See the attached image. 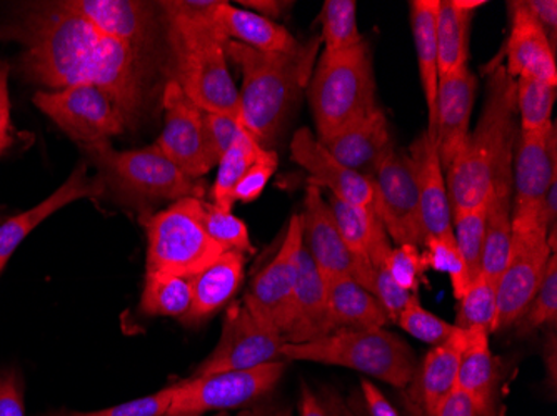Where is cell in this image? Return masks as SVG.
<instances>
[{"label": "cell", "instance_id": "22", "mask_svg": "<svg viewBox=\"0 0 557 416\" xmlns=\"http://www.w3.org/2000/svg\"><path fill=\"white\" fill-rule=\"evenodd\" d=\"M104 192V180L100 177H89L87 165L83 164L72 172L71 177L54 193H50L34 209L15 215L9 220L0 222V272L4 270L9 259L14 255L15 250L27 239L30 231L36 230L50 215H54L75 200L92 199Z\"/></svg>", "mask_w": 557, "mask_h": 416}, {"label": "cell", "instance_id": "44", "mask_svg": "<svg viewBox=\"0 0 557 416\" xmlns=\"http://www.w3.org/2000/svg\"><path fill=\"white\" fill-rule=\"evenodd\" d=\"M396 324L403 328L406 333L418 338L419 342L428 343V345H441L456 333L458 327L443 318L429 312L419 302L418 293L411 297L408 305L404 306Z\"/></svg>", "mask_w": 557, "mask_h": 416}, {"label": "cell", "instance_id": "45", "mask_svg": "<svg viewBox=\"0 0 557 416\" xmlns=\"http://www.w3.org/2000/svg\"><path fill=\"white\" fill-rule=\"evenodd\" d=\"M364 289L381 302V305L389 315L391 322L397 320L404 306L408 305L409 300L414 295V293L400 289L399 285L394 281L389 270H387L386 259L369 260V274Z\"/></svg>", "mask_w": 557, "mask_h": 416}, {"label": "cell", "instance_id": "17", "mask_svg": "<svg viewBox=\"0 0 557 416\" xmlns=\"http://www.w3.org/2000/svg\"><path fill=\"white\" fill-rule=\"evenodd\" d=\"M300 225H302L304 249L308 250L322 277L325 280L339 277L354 278L361 259L354 255L344 243L331 206L319 187L309 186L306 190Z\"/></svg>", "mask_w": 557, "mask_h": 416}, {"label": "cell", "instance_id": "49", "mask_svg": "<svg viewBox=\"0 0 557 416\" xmlns=\"http://www.w3.org/2000/svg\"><path fill=\"white\" fill-rule=\"evenodd\" d=\"M206 128H208L209 152L218 167L222 155L227 152L234 140L244 133L240 122L227 117V115L208 114L206 112Z\"/></svg>", "mask_w": 557, "mask_h": 416}, {"label": "cell", "instance_id": "31", "mask_svg": "<svg viewBox=\"0 0 557 416\" xmlns=\"http://www.w3.org/2000/svg\"><path fill=\"white\" fill-rule=\"evenodd\" d=\"M440 0L411 2V27L418 54L419 79L428 108V130L436 137V99L440 84V55H437L436 18Z\"/></svg>", "mask_w": 557, "mask_h": 416}, {"label": "cell", "instance_id": "2", "mask_svg": "<svg viewBox=\"0 0 557 416\" xmlns=\"http://www.w3.org/2000/svg\"><path fill=\"white\" fill-rule=\"evenodd\" d=\"M222 0L161 2L168 22L171 75L183 92L208 114L240 122L239 90L227 67L224 36L218 22Z\"/></svg>", "mask_w": 557, "mask_h": 416}, {"label": "cell", "instance_id": "20", "mask_svg": "<svg viewBox=\"0 0 557 416\" xmlns=\"http://www.w3.org/2000/svg\"><path fill=\"white\" fill-rule=\"evenodd\" d=\"M511 33L506 43V71L512 79L540 80L557 86L556 49L524 0L508 2Z\"/></svg>", "mask_w": 557, "mask_h": 416}, {"label": "cell", "instance_id": "42", "mask_svg": "<svg viewBox=\"0 0 557 416\" xmlns=\"http://www.w3.org/2000/svg\"><path fill=\"white\" fill-rule=\"evenodd\" d=\"M424 247L425 252L422 255H424L425 267L446 274L453 283L454 297L458 300L462 299L471 287L472 280L454 236L429 237L425 239Z\"/></svg>", "mask_w": 557, "mask_h": 416}, {"label": "cell", "instance_id": "48", "mask_svg": "<svg viewBox=\"0 0 557 416\" xmlns=\"http://www.w3.org/2000/svg\"><path fill=\"white\" fill-rule=\"evenodd\" d=\"M277 155L274 152H265L264 157L259 159L249 171L244 174L234 189V202L240 200L244 203L255 202L264 192L274 172L277 171Z\"/></svg>", "mask_w": 557, "mask_h": 416}, {"label": "cell", "instance_id": "55", "mask_svg": "<svg viewBox=\"0 0 557 416\" xmlns=\"http://www.w3.org/2000/svg\"><path fill=\"white\" fill-rule=\"evenodd\" d=\"M436 416H479L472 406L471 400L456 388L446 402L437 409Z\"/></svg>", "mask_w": 557, "mask_h": 416}, {"label": "cell", "instance_id": "18", "mask_svg": "<svg viewBox=\"0 0 557 416\" xmlns=\"http://www.w3.org/2000/svg\"><path fill=\"white\" fill-rule=\"evenodd\" d=\"M290 159L309 174V186L329 190L331 196L359 206H374L372 181L358 172L344 167L318 137L302 127L294 134Z\"/></svg>", "mask_w": 557, "mask_h": 416}, {"label": "cell", "instance_id": "36", "mask_svg": "<svg viewBox=\"0 0 557 416\" xmlns=\"http://www.w3.org/2000/svg\"><path fill=\"white\" fill-rule=\"evenodd\" d=\"M189 278L168 277V275L146 274L140 310L150 317L183 318L189 312Z\"/></svg>", "mask_w": 557, "mask_h": 416}, {"label": "cell", "instance_id": "28", "mask_svg": "<svg viewBox=\"0 0 557 416\" xmlns=\"http://www.w3.org/2000/svg\"><path fill=\"white\" fill-rule=\"evenodd\" d=\"M499 375L491 352L490 333L466 330L459 363L458 388L471 400L479 416H499Z\"/></svg>", "mask_w": 557, "mask_h": 416}, {"label": "cell", "instance_id": "59", "mask_svg": "<svg viewBox=\"0 0 557 416\" xmlns=\"http://www.w3.org/2000/svg\"><path fill=\"white\" fill-rule=\"evenodd\" d=\"M214 416H230V413H227V412H219V413H215Z\"/></svg>", "mask_w": 557, "mask_h": 416}, {"label": "cell", "instance_id": "35", "mask_svg": "<svg viewBox=\"0 0 557 416\" xmlns=\"http://www.w3.org/2000/svg\"><path fill=\"white\" fill-rule=\"evenodd\" d=\"M327 203L347 249L359 259H368L374 240L386 231L383 222L379 220L375 214L374 206L354 205L336 199L331 193Z\"/></svg>", "mask_w": 557, "mask_h": 416}, {"label": "cell", "instance_id": "14", "mask_svg": "<svg viewBox=\"0 0 557 416\" xmlns=\"http://www.w3.org/2000/svg\"><path fill=\"white\" fill-rule=\"evenodd\" d=\"M302 249V225L300 215L294 214L287 227L281 249L274 259L256 275L244 295V305L261 324L286 333L293 315L294 290H296L297 265Z\"/></svg>", "mask_w": 557, "mask_h": 416}, {"label": "cell", "instance_id": "4", "mask_svg": "<svg viewBox=\"0 0 557 416\" xmlns=\"http://www.w3.org/2000/svg\"><path fill=\"white\" fill-rule=\"evenodd\" d=\"M319 42L321 37L296 54H265L233 40L225 46L227 58L243 72L240 125L262 147L277 136L300 89L311 80Z\"/></svg>", "mask_w": 557, "mask_h": 416}, {"label": "cell", "instance_id": "58", "mask_svg": "<svg viewBox=\"0 0 557 416\" xmlns=\"http://www.w3.org/2000/svg\"><path fill=\"white\" fill-rule=\"evenodd\" d=\"M12 146V136L5 137V139H0V155Z\"/></svg>", "mask_w": 557, "mask_h": 416}, {"label": "cell", "instance_id": "39", "mask_svg": "<svg viewBox=\"0 0 557 416\" xmlns=\"http://www.w3.org/2000/svg\"><path fill=\"white\" fill-rule=\"evenodd\" d=\"M458 315L454 325L461 330H484L494 333L497 317L496 285L479 275L468 292L458 300Z\"/></svg>", "mask_w": 557, "mask_h": 416}, {"label": "cell", "instance_id": "40", "mask_svg": "<svg viewBox=\"0 0 557 416\" xmlns=\"http://www.w3.org/2000/svg\"><path fill=\"white\" fill-rule=\"evenodd\" d=\"M484 227H486V205L453 212L454 240L461 252L472 281L481 275V265H483Z\"/></svg>", "mask_w": 557, "mask_h": 416}, {"label": "cell", "instance_id": "37", "mask_svg": "<svg viewBox=\"0 0 557 416\" xmlns=\"http://www.w3.org/2000/svg\"><path fill=\"white\" fill-rule=\"evenodd\" d=\"M557 86L540 80L516 79V111L519 115V133L543 134L553 127V109Z\"/></svg>", "mask_w": 557, "mask_h": 416}, {"label": "cell", "instance_id": "60", "mask_svg": "<svg viewBox=\"0 0 557 416\" xmlns=\"http://www.w3.org/2000/svg\"><path fill=\"white\" fill-rule=\"evenodd\" d=\"M0 274H2V272H0Z\"/></svg>", "mask_w": 557, "mask_h": 416}, {"label": "cell", "instance_id": "57", "mask_svg": "<svg viewBox=\"0 0 557 416\" xmlns=\"http://www.w3.org/2000/svg\"><path fill=\"white\" fill-rule=\"evenodd\" d=\"M239 416H293L289 408H247Z\"/></svg>", "mask_w": 557, "mask_h": 416}, {"label": "cell", "instance_id": "19", "mask_svg": "<svg viewBox=\"0 0 557 416\" xmlns=\"http://www.w3.org/2000/svg\"><path fill=\"white\" fill-rule=\"evenodd\" d=\"M478 79L469 65L440 77L436 99V147L447 171L471 133Z\"/></svg>", "mask_w": 557, "mask_h": 416}, {"label": "cell", "instance_id": "3", "mask_svg": "<svg viewBox=\"0 0 557 416\" xmlns=\"http://www.w3.org/2000/svg\"><path fill=\"white\" fill-rule=\"evenodd\" d=\"M516 117V80L496 64L487 77L483 115L446 171L453 212L486 205L497 172L512 164L519 133Z\"/></svg>", "mask_w": 557, "mask_h": 416}, {"label": "cell", "instance_id": "6", "mask_svg": "<svg viewBox=\"0 0 557 416\" xmlns=\"http://www.w3.org/2000/svg\"><path fill=\"white\" fill-rule=\"evenodd\" d=\"M308 86L319 140L371 114L377 103L368 43H359L339 54L322 52Z\"/></svg>", "mask_w": 557, "mask_h": 416}, {"label": "cell", "instance_id": "46", "mask_svg": "<svg viewBox=\"0 0 557 416\" xmlns=\"http://www.w3.org/2000/svg\"><path fill=\"white\" fill-rule=\"evenodd\" d=\"M386 267L400 289L409 293H418L424 280V255L414 245H399L391 250L386 259Z\"/></svg>", "mask_w": 557, "mask_h": 416}, {"label": "cell", "instance_id": "27", "mask_svg": "<svg viewBox=\"0 0 557 416\" xmlns=\"http://www.w3.org/2000/svg\"><path fill=\"white\" fill-rule=\"evenodd\" d=\"M246 260L244 253L227 250L205 270L189 278L193 300L189 312L181 318L184 325L200 324L233 302L243 287Z\"/></svg>", "mask_w": 557, "mask_h": 416}, {"label": "cell", "instance_id": "10", "mask_svg": "<svg viewBox=\"0 0 557 416\" xmlns=\"http://www.w3.org/2000/svg\"><path fill=\"white\" fill-rule=\"evenodd\" d=\"M284 370L286 362L278 360L249 370L190 377L175 383L174 396L165 416H205L209 412H227L249 405L271 392Z\"/></svg>", "mask_w": 557, "mask_h": 416}, {"label": "cell", "instance_id": "1", "mask_svg": "<svg viewBox=\"0 0 557 416\" xmlns=\"http://www.w3.org/2000/svg\"><path fill=\"white\" fill-rule=\"evenodd\" d=\"M0 39L21 43V68L27 79L47 89L100 87L114 97L129 127L144 103L139 50L96 29L61 2L30 4L15 21L0 27Z\"/></svg>", "mask_w": 557, "mask_h": 416}, {"label": "cell", "instance_id": "23", "mask_svg": "<svg viewBox=\"0 0 557 416\" xmlns=\"http://www.w3.org/2000/svg\"><path fill=\"white\" fill-rule=\"evenodd\" d=\"M409 153L418 177L425 239L453 236V206L447 192L446 175L437 153L436 137L424 130Z\"/></svg>", "mask_w": 557, "mask_h": 416}, {"label": "cell", "instance_id": "13", "mask_svg": "<svg viewBox=\"0 0 557 416\" xmlns=\"http://www.w3.org/2000/svg\"><path fill=\"white\" fill-rule=\"evenodd\" d=\"M283 335L261 324L240 302L225 312L221 340L211 355L200 363L193 377H208L222 371L249 370L283 358Z\"/></svg>", "mask_w": 557, "mask_h": 416}, {"label": "cell", "instance_id": "43", "mask_svg": "<svg viewBox=\"0 0 557 416\" xmlns=\"http://www.w3.org/2000/svg\"><path fill=\"white\" fill-rule=\"evenodd\" d=\"M557 320V256L550 255L546 275L541 281L536 295L533 297L524 314L516 322L519 335L533 333L544 325H556Z\"/></svg>", "mask_w": 557, "mask_h": 416}, {"label": "cell", "instance_id": "8", "mask_svg": "<svg viewBox=\"0 0 557 416\" xmlns=\"http://www.w3.org/2000/svg\"><path fill=\"white\" fill-rule=\"evenodd\" d=\"M200 200L197 197L175 200L164 211L144 218L146 274L190 278L225 252L200 222Z\"/></svg>", "mask_w": 557, "mask_h": 416}, {"label": "cell", "instance_id": "61", "mask_svg": "<svg viewBox=\"0 0 557 416\" xmlns=\"http://www.w3.org/2000/svg\"><path fill=\"white\" fill-rule=\"evenodd\" d=\"M69 416V415H67Z\"/></svg>", "mask_w": 557, "mask_h": 416}, {"label": "cell", "instance_id": "33", "mask_svg": "<svg viewBox=\"0 0 557 416\" xmlns=\"http://www.w3.org/2000/svg\"><path fill=\"white\" fill-rule=\"evenodd\" d=\"M484 0H440L436 18L440 77L466 67L469 61V29Z\"/></svg>", "mask_w": 557, "mask_h": 416}, {"label": "cell", "instance_id": "30", "mask_svg": "<svg viewBox=\"0 0 557 416\" xmlns=\"http://www.w3.org/2000/svg\"><path fill=\"white\" fill-rule=\"evenodd\" d=\"M215 22L227 39L265 54H296L300 49L283 25L256 12L234 8L224 0L219 5Z\"/></svg>", "mask_w": 557, "mask_h": 416}, {"label": "cell", "instance_id": "52", "mask_svg": "<svg viewBox=\"0 0 557 416\" xmlns=\"http://www.w3.org/2000/svg\"><path fill=\"white\" fill-rule=\"evenodd\" d=\"M362 392V413L359 409L356 412L361 416H400L397 409L391 405L389 400L384 396V393L375 387L372 381H361Z\"/></svg>", "mask_w": 557, "mask_h": 416}, {"label": "cell", "instance_id": "50", "mask_svg": "<svg viewBox=\"0 0 557 416\" xmlns=\"http://www.w3.org/2000/svg\"><path fill=\"white\" fill-rule=\"evenodd\" d=\"M300 416H361L352 406L344 403L337 393L315 395L308 385L302 383L299 403Z\"/></svg>", "mask_w": 557, "mask_h": 416}, {"label": "cell", "instance_id": "15", "mask_svg": "<svg viewBox=\"0 0 557 416\" xmlns=\"http://www.w3.org/2000/svg\"><path fill=\"white\" fill-rule=\"evenodd\" d=\"M165 125L156 146L190 180H199L215 167L209 152L206 112L169 80L162 93Z\"/></svg>", "mask_w": 557, "mask_h": 416}, {"label": "cell", "instance_id": "56", "mask_svg": "<svg viewBox=\"0 0 557 416\" xmlns=\"http://www.w3.org/2000/svg\"><path fill=\"white\" fill-rule=\"evenodd\" d=\"M239 4L252 9L256 14L271 18V21L281 17L283 12L293 5L290 2H278V0H243Z\"/></svg>", "mask_w": 557, "mask_h": 416}, {"label": "cell", "instance_id": "9", "mask_svg": "<svg viewBox=\"0 0 557 416\" xmlns=\"http://www.w3.org/2000/svg\"><path fill=\"white\" fill-rule=\"evenodd\" d=\"M553 250L547 242L543 214H512V240L508 265L496 287L497 317L494 331L515 327L536 295Z\"/></svg>", "mask_w": 557, "mask_h": 416}, {"label": "cell", "instance_id": "5", "mask_svg": "<svg viewBox=\"0 0 557 416\" xmlns=\"http://www.w3.org/2000/svg\"><path fill=\"white\" fill-rule=\"evenodd\" d=\"M284 362H314L350 368L406 390L418 362L408 342L386 328L336 330L306 343H284Z\"/></svg>", "mask_w": 557, "mask_h": 416}, {"label": "cell", "instance_id": "29", "mask_svg": "<svg viewBox=\"0 0 557 416\" xmlns=\"http://www.w3.org/2000/svg\"><path fill=\"white\" fill-rule=\"evenodd\" d=\"M512 240V164L504 165L493 181L486 202L481 275L497 287L508 265Z\"/></svg>", "mask_w": 557, "mask_h": 416}, {"label": "cell", "instance_id": "53", "mask_svg": "<svg viewBox=\"0 0 557 416\" xmlns=\"http://www.w3.org/2000/svg\"><path fill=\"white\" fill-rule=\"evenodd\" d=\"M531 14L534 15L544 33L549 37L550 43L556 49L557 33V2L556 0H524Z\"/></svg>", "mask_w": 557, "mask_h": 416}, {"label": "cell", "instance_id": "25", "mask_svg": "<svg viewBox=\"0 0 557 416\" xmlns=\"http://www.w3.org/2000/svg\"><path fill=\"white\" fill-rule=\"evenodd\" d=\"M65 11L86 18L96 29L140 50L152 33V9L136 0H64Z\"/></svg>", "mask_w": 557, "mask_h": 416}, {"label": "cell", "instance_id": "16", "mask_svg": "<svg viewBox=\"0 0 557 416\" xmlns=\"http://www.w3.org/2000/svg\"><path fill=\"white\" fill-rule=\"evenodd\" d=\"M556 133V124L549 133H518L512 152V214L544 215L547 190L557 177Z\"/></svg>", "mask_w": 557, "mask_h": 416}, {"label": "cell", "instance_id": "38", "mask_svg": "<svg viewBox=\"0 0 557 416\" xmlns=\"http://www.w3.org/2000/svg\"><path fill=\"white\" fill-rule=\"evenodd\" d=\"M321 22V40L327 54H339L364 42L358 27V4L354 0H325Z\"/></svg>", "mask_w": 557, "mask_h": 416}, {"label": "cell", "instance_id": "32", "mask_svg": "<svg viewBox=\"0 0 557 416\" xmlns=\"http://www.w3.org/2000/svg\"><path fill=\"white\" fill-rule=\"evenodd\" d=\"M327 281L329 318L333 331L371 330L389 324L384 306L371 292L349 277Z\"/></svg>", "mask_w": 557, "mask_h": 416}, {"label": "cell", "instance_id": "24", "mask_svg": "<svg viewBox=\"0 0 557 416\" xmlns=\"http://www.w3.org/2000/svg\"><path fill=\"white\" fill-rule=\"evenodd\" d=\"M329 333H333V327L329 318L327 281L315 267L302 243L297 265L293 315L284 333V342H312Z\"/></svg>", "mask_w": 557, "mask_h": 416}, {"label": "cell", "instance_id": "34", "mask_svg": "<svg viewBox=\"0 0 557 416\" xmlns=\"http://www.w3.org/2000/svg\"><path fill=\"white\" fill-rule=\"evenodd\" d=\"M268 150L256 142L249 134L244 130L227 152L222 155L218 164L214 187H212V203L221 206L224 211H233L234 189L259 159L264 157Z\"/></svg>", "mask_w": 557, "mask_h": 416}, {"label": "cell", "instance_id": "12", "mask_svg": "<svg viewBox=\"0 0 557 416\" xmlns=\"http://www.w3.org/2000/svg\"><path fill=\"white\" fill-rule=\"evenodd\" d=\"M34 103L83 147L108 142L129 127L114 97L90 84L62 90H40L34 96Z\"/></svg>", "mask_w": 557, "mask_h": 416}, {"label": "cell", "instance_id": "41", "mask_svg": "<svg viewBox=\"0 0 557 416\" xmlns=\"http://www.w3.org/2000/svg\"><path fill=\"white\" fill-rule=\"evenodd\" d=\"M200 222L205 225L206 231L215 243L227 250L255 255L256 249L250 243L249 230L240 218L233 214V211H224L214 203L200 200Z\"/></svg>", "mask_w": 557, "mask_h": 416}, {"label": "cell", "instance_id": "51", "mask_svg": "<svg viewBox=\"0 0 557 416\" xmlns=\"http://www.w3.org/2000/svg\"><path fill=\"white\" fill-rule=\"evenodd\" d=\"M0 416H25L24 390L14 370L0 374Z\"/></svg>", "mask_w": 557, "mask_h": 416}, {"label": "cell", "instance_id": "47", "mask_svg": "<svg viewBox=\"0 0 557 416\" xmlns=\"http://www.w3.org/2000/svg\"><path fill=\"white\" fill-rule=\"evenodd\" d=\"M175 385L164 388L154 395L143 396L133 402L111 406V408L99 409V412H74L69 416H165L174 396Z\"/></svg>", "mask_w": 557, "mask_h": 416}, {"label": "cell", "instance_id": "21", "mask_svg": "<svg viewBox=\"0 0 557 416\" xmlns=\"http://www.w3.org/2000/svg\"><path fill=\"white\" fill-rule=\"evenodd\" d=\"M466 345V330L458 328L456 333L433 346L425 353L421 365L416 367L408 392L409 403L416 416H436L447 396L458 388L459 363Z\"/></svg>", "mask_w": 557, "mask_h": 416}, {"label": "cell", "instance_id": "54", "mask_svg": "<svg viewBox=\"0 0 557 416\" xmlns=\"http://www.w3.org/2000/svg\"><path fill=\"white\" fill-rule=\"evenodd\" d=\"M11 99H9V65L0 62V139L11 137Z\"/></svg>", "mask_w": 557, "mask_h": 416}, {"label": "cell", "instance_id": "26", "mask_svg": "<svg viewBox=\"0 0 557 416\" xmlns=\"http://www.w3.org/2000/svg\"><path fill=\"white\" fill-rule=\"evenodd\" d=\"M319 142L333 153L344 167L364 175L369 180L374 175L379 161L393 147L389 121L379 108L361 121L354 122L341 133Z\"/></svg>", "mask_w": 557, "mask_h": 416}, {"label": "cell", "instance_id": "7", "mask_svg": "<svg viewBox=\"0 0 557 416\" xmlns=\"http://www.w3.org/2000/svg\"><path fill=\"white\" fill-rule=\"evenodd\" d=\"M99 168V177L124 203L146 211L158 200L202 199L205 189L175 167L159 147L119 152L111 142L83 147Z\"/></svg>", "mask_w": 557, "mask_h": 416}, {"label": "cell", "instance_id": "11", "mask_svg": "<svg viewBox=\"0 0 557 416\" xmlns=\"http://www.w3.org/2000/svg\"><path fill=\"white\" fill-rule=\"evenodd\" d=\"M374 211L389 239L399 245L424 247L421 200L411 153L391 147L371 177Z\"/></svg>", "mask_w": 557, "mask_h": 416}]
</instances>
